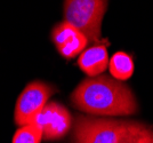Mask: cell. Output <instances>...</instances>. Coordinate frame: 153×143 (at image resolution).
I'll list each match as a JSON object with an SVG mask.
<instances>
[{
  "instance_id": "6da1fadb",
  "label": "cell",
  "mask_w": 153,
  "mask_h": 143,
  "mask_svg": "<svg viewBox=\"0 0 153 143\" xmlns=\"http://www.w3.org/2000/svg\"><path fill=\"white\" fill-rule=\"evenodd\" d=\"M70 100L76 109L100 117L131 116L138 111L133 91L123 81L105 74L83 79Z\"/></svg>"
},
{
  "instance_id": "7a4b0ae2",
  "label": "cell",
  "mask_w": 153,
  "mask_h": 143,
  "mask_svg": "<svg viewBox=\"0 0 153 143\" xmlns=\"http://www.w3.org/2000/svg\"><path fill=\"white\" fill-rule=\"evenodd\" d=\"M147 128L133 120L76 116L72 143H137Z\"/></svg>"
},
{
  "instance_id": "3957f363",
  "label": "cell",
  "mask_w": 153,
  "mask_h": 143,
  "mask_svg": "<svg viewBox=\"0 0 153 143\" xmlns=\"http://www.w3.org/2000/svg\"><path fill=\"white\" fill-rule=\"evenodd\" d=\"M108 0H64V21L78 29L90 42L101 39Z\"/></svg>"
},
{
  "instance_id": "277c9868",
  "label": "cell",
  "mask_w": 153,
  "mask_h": 143,
  "mask_svg": "<svg viewBox=\"0 0 153 143\" xmlns=\"http://www.w3.org/2000/svg\"><path fill=\"white\" fill-rule=\"evenodd\" d=\"M55 88L44 81H32L19 94L14 111V120L22 127L31 124L44 109Z\"/></svg>"
},
{
  "instance_id": "5b68a950",
  "label": "cell",
  "mask_w": 153,
  "mask_h": 143,
  "mask_svg": "<svg viewBox=\"0 0 153 143\" xmlns=\"http://www.w3.org/2000/svg\"><path fill=\"white\" fill-rule=\"evenodd\" d=\"M42 130V137L47 141L64 137L72 126L69 110L57 102H48L32 121Z\"/></svg>"
},
{
  "instance_id": "8992f818",
  "label": "cell",
  "mask_w": 153,
  "mask_h": 143,
  "mask_svg": "<svg viewBox=\"0 0 153 143\" xmlns=\"http://www.w3.org/2000/svg\"><path fill=\"white\" fill-rule=\"evenodd\" d=\"M51 38L57 52L65 59H73L81 54L89 42L82 33L66 21L53 28Z\"/></svg>"
},
{
  "instance_id": "52a82bcc",
  "label": "cell",
  "mask_w": 153,
  "mask_h": 143,
  "mask_svg": "<svg viewBox=\"0 0 153 143\" xmlns=\"http://www.w3.org/2000/svg\"><path fill=\"white\" fill-rule=\"evenodd\" d=\"M108 61L106 47L104 45H95L80 54L78 65L87 76L97 77L108 69Z\"/></svg>"
},
{
  "instance_id": "ba28073f",
  "label": "cell",
  "mask_w": 153,
  "mask_h": 143,
  "mask_svg": "<svg viewBox=\"0 0 153 143\" xmlns=\"http://www.w3.org/2000/svg\"><path fill=\"white\" fill-rule=\"evenodd\" d=\"M108 69L113 78L125 81L134 73V62L127 53L117 52L108 61Z\"/></svg>"
},
{
  "instance_id": "9c48e42d",
  "label": "cell",
  "mask_w": 153,
  "mask_h": 143,
  "mask_svg": "<svg viewBox=\"0 0 153 143\" xmlns=\"http://www.w3.org/2000/svg\"><path fill=\"white\" fill-rule=\"evenodd\" d=\"M42 139V130L36 124H29L19 127L13 136L12 143H40Z\"/></svg>"
},
{
  "instance_id": "30bf717a",
  "label": "cell",
  "mask_w": 153,
  "mask_h": 143,
  "mask_svg": "<svg viewBox=\"0 0 153 143\" xmlns=\"http://www.w3.org/2000/svg\"><path fill=\"white\" fill-rule=\"evenodd\" d=\"M137 143H153V130L149 127L147 130L140 137Z\"/></svg>"
}]
</instances>
